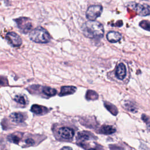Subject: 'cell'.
<instances>
[{"mask_svg":"<svg viewBox=\"0 0 150 150\" xmlns=\"http://www.w3.org/2000/svg\"><path fill=\"white\" fill-rule=\"evenodd\" d=\"M5 38L8 43L13 47H19L22 43L21 38L14 32H9L7 33Z\"/></svg>","mask_w":150,"mask_h":150,"instance_id":"cell-6","label":"cell"},{"mask_svg":"<svg viewBox=\"0 0 150 150\" xmlns=\"http://www.w3.org/2000/svg\"><path fill=\"white\" fill-rule=\"evenodd\" d=\"M58 134L64 139H71L74 136V132L70 128L61 127L58 130Z\"/></svg>","mask_w":150,"mask_h":150,"instance_id":"cell-7","label":"cell"},{"mask_svg":"<svg viewBox=\"0 0 150 150\" xmlns=\"http://www.w3.org/2000/svg\"><path fill=\"white\" fill-rule=\"evenodd\" d=\"M98 94L94 90H88L86 92V98L87 100H96L98 99Z\"/></svg>","mask_w":150,"mask_h":150,"instance_id":"cell-18","label":"cell"},{"mask_svg":"<svg viewBox=\"0 0 150 150\" xmlns=\"http://www.w3.org/2000/svg\"><path fill=\"white\" fill-rule=\"evenodd\" d=\"M126 74L127 71L125 65L122 63H119L116 68L115 76L120 80H123L125 78Z\"/></svg>","mask_w":150,"mask_h":150,"instance_id":"cell-10","label":"cell"},{"mask_svg":"<svg viewBox=\"0 0 150 150\" xmlns=\"http://www.w3.org/2000/svg\"><path fill=\"white\" fill-rule=\"evenodd\" d=\"M103 10V6L100 5H91L88 8L86 11V17L89 21H96V19L101 15Z\"/></svg>","mask_w":150,"mask_h":150,"instance_id":"cell-4","label":"cell"},{"mask_svg":"<svg viewBox=\"0 0 150 150\" xmlns=\"http://www.w3.org/2000/svg\"><path fill=\"white\" fill-rule=\"evenodd\" d=\"M115 131H116L115 128L112 125H103L100 127L98 132L100 134H102L104 135H110L114 133Z\"/></svg>","mask_w":150,"mask_h":150,"instance_id":"cell-12","label":"cell"},{"mask_svg":"<svg viewBox=\"0 0 150 150\" xmlns=\"http://www.w3.org/2000/svg\"><path fill=\"white\" fill-rule=\"evenodd\" d=\"M41 88H42V93L47 97L54 96L57 93L56 90L53 88H51L50 87H47V86H43V87H42Z\"/></svg>","mask_w":150,"mask_h":150,"instance_id":"cell-15","label":"cell"},{"mask_svg":"<svg viewBox=\"0 0 150 150\" xmlns=\"http://www.w3.org/2000/svg\"><path fill=\"white\" fill-rule=\"evenodd\" d=\"M81 29L84 35L90 39L101 38L103 36L104 33L103 25L95 21H88L84 23Z\"/></svg>","mask_w":150,"mask_h":150,"instance_id":"cell-1","label":"cell"},{"mask_svg":"<svg viewBox=\"0 0 150 150\" xmlns=\"http://www.w3.org/2000/svg\"><path fill=\"white\" fill-rule=\"evenodd\" d=\"M29 38L31 40L36 43H45L50 40L51 36L45 28L39 26L30 32Z\"/></svg>","mask_w":150,"mask_h":150,"instance_id":"cell-2","label":"cell"},{"mask_svg":"<svg viewBox=\"0 0 150 150\" xmlns=\"http://www.w3.org/2000/svg\"><path fill=\"white\" fill-rule=\"evenodd\" d=\"M122 38L120 33L115 31H110L107 34V39L111 43H116L119 42Z\"/></svg>","mask_w":150,"mask_h":150,"instance_id":"cell-9","label":"cell"},{"mask_svg":"<svg viewBox=\"0 0 150 150\" xmlns=\"http://www.w3.org/2000/svg\"><path fill=\"white\" fill-rule=\"evenodd\" d=\"M88 150H103V149H101V148L100 146H96V147H94V148H88Z\"/></svg>","mask_w":150,"mask_h":150,"instance_id":"cell-26","label":"cell"},{"mask_svg":"<svg viewBox=\"0 0 150 150\" xmlns=\"http://www.w3.org/2000/svg\"><path fill=\"white\" fill-rule=\"evenodd\" d=\"M60 150H73V149L70 146H64Z\"/></svg>","mask_w":150,"mask_h":150,"instance_id":"cell-27","label":"cell"},{"mask_svg":"<svg viewBox=\"0 0 150 150\" xmlns=\"http://www.w3.org/2000/svg\"><path fill=\"white\" fill-rule=\"evenodd\" d=\"M8 81L7 79L2 76H0V86H7Z\"/></svg>","mask_w":150,"mask_h":150,"instance_id":"cell-23","label":"cell"},{"mask_svg":"<svg viewBox=\"0 0 150 150\" xmlns=\"http://www.w3.org/2000/svg\"><path fill=\"white\" fill-rule=\"evenodd\" d=\"M14 100L18 103L22 104V105H25L26 104V100L25 98V97L23 96H16L14 98Z\"/></svg>","mask_w":150,"mask_h":150,"instance_id":"cell-21","label":"cell"},{"mask_svg":"<svg viewBox=\"0 0 150 150\" xmlns=\"http://www.w3.org/2000/svg\"><path fill=\"white\" fill-rule=\"evenodd\" d=\"M10 118L16 123L22 122L25 119L24 115L21 112H13L10 115Z\"/></svg>","mask_w":150,"mask_h":150,"instance_id":"cell-14","label":"cell"},{"mask_svg":"<svg viewBox=\"0 0 150 150\" xmlns=\"http://www.w3.org/2000/svg\"><path fill=\"white\" fill-rule=\"evenodd\" d=\"M139 26L142 29L148 31H150V22L149 21L143 20L139 22Z\"/></svg>","mask_w":150,"mask_h":150,"instance_id":"cell-19","label":"cell"},{"mask_svg":"<svg viewBox=\"0 0 150 150\" xmlns=\"http://www.w3.org/2000/svg\"><path fill=\"white\" fill-rule=\"evenodd\" d=\"M14 21L20 30L25 34L28 33L32 28V23L30 19L27 17H20L15 19Z\"/></svg>","mask_w":150,"mask_h":150,"instance_id":"cell-3","label":"cell"},{"mask_svg":"<svg viewBox=\"0 0 150 150\" xmlns=\"http://www.w3.org/2000/svg\"><path fill=\"white\" fill-rule=\"evenodd\" d=\"M21 138H22V135L21 133H15V134L9 135L8 137V139L10 142H12L16 144H18Z\"/></svg>","mask_w":150,"mask_h":150,"instance_id":"cell-17","label":"cell"},{"mask_svg":"<svg viewBox=\"0 0 150 150\" xmlns=\"http://www.w3.org/2000/svg\"><path fill=\"white\" fill-rule=\"evenodd\" d=\"M47 108L38 104H33L30 108V111L36 114H44L48 111Z\"/></svg>","mask_w":150,"mask_h":150,"instance_id":"cell-13","label":"cell"},{"mask_svg":"<svg viewBox=\"0 0 150 150\" xmlns=\"http://www.w3.org/2000/svg\"><path fill=\"white\" fill-rule=\"evenodd\" d=\"M129 6L135 10L139 15L142 16H148L150 15V6H145L144 5H141L139 4H137L135 2L130 3Z\"/></svg>","mask_w":150,"mask_h":150,"instance_id":"cell-5","label":"cell"},{"mask_svg":"<svg viewBox=\"0 0 150 150\" xmlns=\"http://www.w3.org/2000/svg\"><path fill=\"white\" fill-rule=\"evenodd\" d=\"M124 107L128 111H131L132 112H135L137 111V108L135 107V105L133 104V103H132L131 102H129V101L125 103L124 104Z\"/></svg>","mask_w":150,"mask_h":150,"instance_id":"cell-20","label":"cell"},{"mask_svg":"<svg viewBox=\"0 0 150 150\" xmlns=\"http://www.w3.org/2000/svg\"><path fill=\"white\" fill-rule=\"evenodd\" d=\"M25 142L28 145H33L35 144V141L32 138H28L25 139Z\"/></svg>","mask_w":150,"mask_h":150,"instance_id":"cell-25","label":"cell"},{"mask_svg":"<svg viewBox=\"0 0 150 150\" xmlns=\"http://www.w3.org/2000/svg\"><path fill=\"white\" fill-rule=\"evenodd\" d=\"M104 107H105V108L112 115H116L118 114V110L117 108L112 103H110L107 101H104Z\"/></svg>","mask_w":150,"mask_h":150,"instance_id":"cell-16","label":"cell"},{"mask_svg":"<svg viewBox=\"0 0 150 150\" xmlns=\"http://www.w3.org/2000/svg\"><path fill=\"white\" fill-rule=\"evenodd\" d=\"M96 138L94 137V135L89 131H80L77 133V140L81 142L87 141V140H91V139H96Z\"/></svg>","mask_w":150,"mask_h":150,"instance_id":"cell-8","label":"cell"},{"mask_svg":"<svg viewBox=\"0 0 150 150\" xmlns=\"http://www.w3.org/2000/svg\"><path fill=\"white\" fill-rule=\"evenodd\" d=\"M109 148L110 150H124V149L122 147L117 145H113V144L110 145Z\"/></svg>","mask_w":150,"mask_h":150,"instance_id":"cell-24","label":"cell"},{"mask_svg":"<svg viewBox=\"0 0 150 150\" xmlns=\"http://www.w3.org/2000/svg\"><path fill=\"white\" fill-rule=\"evenodd\" d=\"M141 118L146 124L147 129H148L149 131H150V119H149V118L145 114H142L141 116Z\"/></svg>","mask_w":150,"mask_h":150,"instance_id":"cell-22","label":"cell"},{"mask_svg":"<svg viewBox=\"0 0 150 150\" xmlns=\"http://www.w3.org/2000/svg\"><path fill=\"white\" fill-rule=\"evenodd\" d=\"M77 90V88L74 86H62L60 89V92L59 93V96H65L67 95H70L74 93Z\"/></svg>","mask_w":150,"mask_h":150,"instance_id":"cell-11","label":"cell"}]
</instances>
